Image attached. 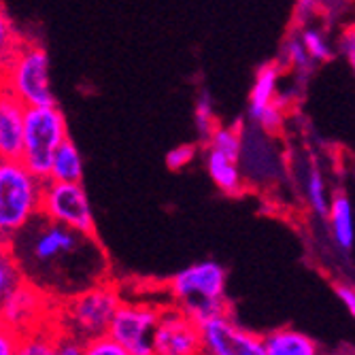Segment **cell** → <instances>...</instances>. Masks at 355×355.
<instances>
[{"instance_id": "obj_16", "label": "cell", "mask_w": 355, "mask_h": 355, "mask_svg": "<svg viewBox=\"0 0 355 355\" xmlns=\"http://www.w3.org/2000/svg\"><path fill=\"white\" fill-rule=\"evenodd\" d=\"M47 181H64V183H81L83 181V159L73 143V139H64L53 151L51 171Z\"/></svg>"}, {"instance_id": "obj_4", "label": "cell", "mask_w": 355, "mask_h": 355, "mask_svg": "<svg viewBox=\"0 0 355 355\" xmlns=\"http://www.w3.org/2000/svg\"><path fill=\"white\" fill-rule=\"evenodd\" d=\"M64 139H69V123L58 105L26 107L19 162L35 177L47 181L53 151Z\"/></svg>"}, {"instance_id": "obj_7", "label": "cell", "mask_w": 355, "mask_h": 355, "mask_svg": "<svg viewBox=\"0 0 355 355\" xmlns=\"http://www.w3.org/2000/svg\"><path fill=\"white\" fill-rule=\"evenodd\" d=\"M41 215L83 236H96L94 209L81 183L45 181L41 193Z\"/></svg>"}, {"instance_id": "obj_26", "label": "cell", "mask_w": 355, "mask_h": 355, "mask_svg": "<svg viewBox=\"0 0 355 355\" xmlns=\"http://www.w3.org/2000/svg\"><path fill=\"white\" fill-rule=\"evenodd\" d=\"M24 279L21 270H19V264L15 260L13 253H7V255H0V302L7 298V294L11 289Z\"/></svg>"}, {"instance_id": "obj_24", "label": "cell", "mask_w": 355, "mask_h": 355, "mask_svg": "<svg viewBox=\"0 0 355 355\" xmlns=\"http://www.w3.org/2000/svg\"><path fill=\"white\" fill-rule=\"evenodd\" d=\"M300 41L306 49V53L311 55L313 62H326L332 58V47L326 39V35L317 28H304Z\"/></svg>"}, {"instance_id": "obj_18", "label": "cell", "mask_w": 355, "mask_h": 355, "mask_svg": "<svg viewBox=\"0 0 355 355\" xmlns=\"http://www.w3.org/2000/svg\"><path fill=\"white\" fill-rule=\"evenodd\" d=\"M279 79H281V67L275 62L264 64V67L257 71L251 94H249V111H255V109L266 107L277 101Z\"/></svg>"}, {"instance_id": "obj_32", "label": "cell", "mask_w": 355, "mask_h": 355, "mask_svg": "<svg viewBox=\"0 0 355 355\" xmlns=\"http://www.w3.org/2000/svg\"><path fill=\"white\" fill-rule=\"evenodd\" d=\"M336 296L347 306L351 317H355V289L351 285H336Z\"/></svg>"}, {"instance_id": "obj_20", "label": "cell", "mask_w": 355, "mask_h": 355, "mask_svg": "<svg viewBox=\"0 0 355 355\" xmlns=\"http://www.w3.org/2000/svg\"><path fill=\"white\" fill-rule=\"evenodd\" d=\"M304 196L306 202L311 207V211L319 217H328V209H330V198H328V187H326V179L321 175V171L317 166H311V171L306 173V181H304Z\"/></svg>"}, {"instance_id": "obj_25", "label": "cell", "mask_w": 355, "mask_h": 355, "mask_svg": "<svg viewBox=\"0 0 355 355\" xmlns=\"http://www.w3.org/2000/svg\"><path fill=\"white\" fill-rule=\"evenodd\" d=\"M196 130L200 135L202 141H207L211 137V132L215 130L217 119H215V111H213V101H211V94L202 92L200 98L196 101Z\"/></svg>"}, {"instance_id": "obj_21", "label": "cell", "mask_w": 355, "mask_h": 355, "mask_svg": "<svg viewBox=\"0 0 355 355\" xmlns=\"http://www.w3.org/2000/svg\"><path fill=\"white\" fill-rule=\"evenodd\" d=\"M47 324H43L41 328L32 330L28 334L21 336V345H19V355H53L55 353V338L58 332L45 328Z\"/></svg>"}, {"instance_id": "obj_27", "label": "cell", "mask_w": 355, "mask_h": 355, "mask_svg": "<svg viewBox=\"0 0 355 355\" xmlns=\"http://www.w3.org/2000/svg\"><path fill=\"white\" fill-rule=\"evenodd\" d=\"M285 58H287V64L292 67V71L296 73H311L313 69V60L311 55L306 53L304 45L300 39H289L287 45H285Z\"/></svg>"}, {"instance_id": "obj_13", "label": "cell", "mask_w": 355, "mask_h": 355, "mask_svg": "<svg viewBox=\"0 0 355 355\" xmlns=\"http://www.w3.org/2000/svg\"><path fill=\"white\" fill-rule=\"evenodd\" d=\"M26 105L0 81V159H19Z\"/></svg>"}, {"instance_id": "obj_14", "label": "cell", "mask_w": 355, "mask_h": 355, "mask_svg": "<svg viewBox=\"0 0 355 355\" xmlns=\"http://www.w3.org/2000/svg\"><path fill=\"white\" fill-rule=\"evenodd\" d=\"M205 166L211 177V181L223 191V193H241L245 187V177L241 173L239 159H232L223 155L221 151H215L207 147L205 151Z\"/></svg>"}, {"instance_id": "obj_19", "label": "cell", "mask_w": 355, "mask_h": 355, "mask_svg": "<svg viewBox=\"0 0 355 355\" xmlns=\"http://www.w3.org/2000/svg\"><path fill=\"white\" fill-rule=\"evenodd\" d=\"M21 43H24V37L15 28L11 15L5 9V5L0 3V73L9 67V62L13 60V55H15V51L19 49Z\"/></svg>"}, {"instance_id": "obj_30", "label": "cell", "mask_w": 355, "mask_h": 355, "mask_svg": "<svg viewBox=\"0 0 355 355\" xmlns=\"http://www.w3.org/2000/svg\"><path fill=\"white\" fill-rule=\"evenodd\" d=\"M21 336L11 330L5 321H0V355H19Z\"/></svg>"}, {"instance_id": "obj_29", "label": "cell", "mask_w": 355, "mask_h": 355, "mask_svg": "<svg viewBox=\"0 0 355 355\" xmlns=\"http://www.w3.org/2000/svg\"><path fill=\"white\" fill-rule=\"evenodd\" d=\"M196 153H198V147L196 145H179V147H175L173 151H168V155H166V166L171 168V171H183V168H187L191 162H193V157H196Z\"/></svg>"}, {"instance_id": "obj_34", "label": "cell", "mask_w": 355, "mask_h": 355, "mask_svg": "<svg viewBox=\"0 0 355 355\" xmlns=\"http://www.w3.org/2000/svg\"><path fill=\"white\" fill-rule=\"evenodd\" d=\"M7 253H11V239L0 234V255H7Z\"/></svg>"}, {"instance_id": "obj_8", "label": "cell", "mask_w": 355, "mask_h": 355, "mask_svg": "<svg viewBox=\"0 0 355 355\" xmlns=\"http://www.w3.org/2000/svg\"><path fill=\"white\" fill-rule=\"evenodd\" d=\"M198 330H200L202 353H209V355H264L262 336L241 328L232 319L230 311H223V313L209 317L207 321L198 324Z\"/></svg>"}, {"instance_id": "obj_33", "label": "cell", "mask_w": 355, "mask_h": 355, "mask_svg": "<svg viewBox=\"0 0 355 355\" xmlns=\"http://www.w3.org/2000/svg\"><path fill=\"white\" fill-rule=\"evenodd\" d=\"M315 5H317V0H298V15L300 17L311 15L313 9H315Z\"/></svg>"}, {"instance_id": "obj_5", "label": "cell", "mask_w": 355, "mask_h": 355, "mask_svg": "<svg viewBox=\"0 0 355 355\" xmlns=\"http://www.w3.org/2000/svg\"><path fill=\"white\" fill-rule=\"evenodd\" d=\"M0 81L26 107L55 105L49 75V55L35 41L24 39L9 67L0 73Z\"/></svg>"}, {"instance_id": "obj_23", "label": "cell", "mask_w": 355, "mask_h": 355, "mask_svg": "<svg viewBox=\"0 0 355 355\" xmlns=\"http://www.w3.org/2000/svg\"><path fill=\"white\" fill-rule=\"evenodd\" d=\"M249 117L257 128H262L264 132L277 135L283 128V121H285V103L279 101V96H277L275 103H270L266 107H260L255 111H249Z\"/></svg>"}, {"instance_id": "obj_11", "label": "cell", "mask_w": 355, "mask_h": 355, "mask_svg": "<svg viewBox=\"0 0 355 355\" xmlns=\"http://www.w3.org/2000/svg\"><path fill=\"white\" fill-rule=\"evenodd\" d=\"M272 137L253 121L251 125H241L239 166L245 183H272L281 177V155L277 153Z\"/></svg>"}, {"instance_id": "obj_31", "label": "cell", "mask_w": 355, "mask_h": 355, "mask_svg": "<svg viewBox=\"0 0 355 355\" xmlns=\"http://www.w3.org/2000/svg\"><path fill=\"white\" fill-rule=\"evenodd\" d=\"M340 53L349 62L351 71L355 73V24L347 26L340 35Z\"/></svg>"}, {"instance_id": "obj_10", "label": "cell", "mask_w": 355, "mask_h": 355, "mask_svg": "<svg viewBox=\"0 0 355 355\" xmlns=\"http://www.w3.org/2000/svg\"><path fill=\"white\" fill-rule=\"evenodd\" d=\"M49 317V294L37 283L21 279L0 302V321L19 336L41 328Z\"/></svg>"}, {"instance_id": "obj_15", "label": "cell", "mask_w": 355, "mask_h": 355, "mask_svg": "<svg viewBox=\"0 0 355 355\" xmlns=\"http://www.w3.org/2000/svg\"><path fill=\"white\" fill-rule=\"evenodd\" d=\"M264 355H315L319 353V345L292 328H279L262 336Z\"/></svg>"}, {"instance_id": "obj_1", "label": "cell", "mask_w": 355, "mask_h": 355, "mask_svg": "<svg viewBox=\"0 0 355 355\" xmlns=\"http://www.w3.org/2000/svg\"><path fill=\"white\" fill-rule=\"evenodd\" d=\"M96 236H83L67 225L45 219L41 213L11 239V253L24 279L39 287L47 277H69L75 264L85 262V249Z\"/></svg>"}, {"instance_id": "obj_2", "label": "cell", "mask_w": 355, "mask_h": 355, "mask_svg": "<svg viewBox=\"0 0 355 355\" xmlns=\"http://www.w3.org/2000/svg\"><path fill=\"white\" fill-rule=\"evenodd\" d=\"M225 287H228L225 268L213 260H205L175 272L168 281V294L187 317L202 324L209 317L228 311Z\"/></svg>"}, {"instance_id": "obj_28", "label": "cell", "mask_w": 355, "mask_h": 355, "mask_svg": "<svg viewBox=\"0 0 355 355\" xmlns=\"http://www.w3.org/2000/svg\"><path fill=\"white\" fill-rule=\"evenodd\" d=\"M83 353L85 355H125L123 347L109 334H98V336H94L89 340H85L83 345Z\"/></svg>"}, {"instance_id": "obj_3", "label": "cell", "mask_w": 355, "mask_h": 355, "mask_svg": "<svg viewBox=\"0 0 355 355\" xmlns=\"http://www.w3.org/2000/svg\"><path fill=\"white\" fill-rule=\"evenodd\" d=\"M43 183L19 159H0V234L13 239L41 213Z\"/></svg>"}, {"instance_id": "obj_22", "label": "cell", "mask_w": 355, "mask_h": 355, "mask_svg": "<svg viewBox=\"0 0 355 355\" xmlns=\"http://www.w3.org/2000/svg\"><path fill=\"white\" fill-rule=\"evenodd\" d=\"M241 125L236 128H225V125H215V130L211 132V137L205 141L207 147L221 151L223 155H228L232 159H239L241 155Z\"/></svg>"}, {"instance_id": "obj_17", "label": "cell", "mask_w": 355, "mask_h": 355, "mask_svg": "<svg viewBox=\"0 0 355 355\" xmlns=\"http://www.w3.org/2000/svg\"><path fill=\"white\" fill-rule=\"evenodd\" d=\"M328 219H330V230L334 236V243L349 251L355 243V228H353V211L351 202L345 191H336L334 198L330 200L328 209Z\"/></svg>"}, {"instance_id": "obj_12", "label": "cell", "mask_w": 355, "mask_h": 355, "mask_svg": "<svg viewBox=\"0 0 355 355\" xmlns=\"http://www.w3.org/2000/svg\"><path fill=\"white\" fill-rule=\"evenodd\" d=\"M151 347L157 355H198L202 353L198 324L179 306L159 309Z\"/></svg>"}, {"instance_id": "obj_9", "label": "cell", "mask_w": 355, "mask_h": 355, "mask_svg": "<svg viewBox=\"0 0 355 355\" xmlns=\"http://www.w3.org/2000/svg\"><path fill=\"white\" fill-rule=\"evenodd\" d=\"M159 309L139 302H121L109 324V334L123 347L125 355H151V336Z\"/></svg>"}, {"instance_id": "obj_6", "label": "cell", "mask_w": 355, "mask_h": 355, "mask_svg": "<svg viewBox=\"0 0 355 355\" xmlns=\"http://www.w3.org/2000/svg\"><path fill=\"white\" fill-rule=\"evenodd\" d=\"M121 294L115 285L109 283H94L85 289L71 294V298L64 304V324L67 332L75 334L79 340H89L109 330L111 319L121 304Z\"/></svg>"}]
</instances>
